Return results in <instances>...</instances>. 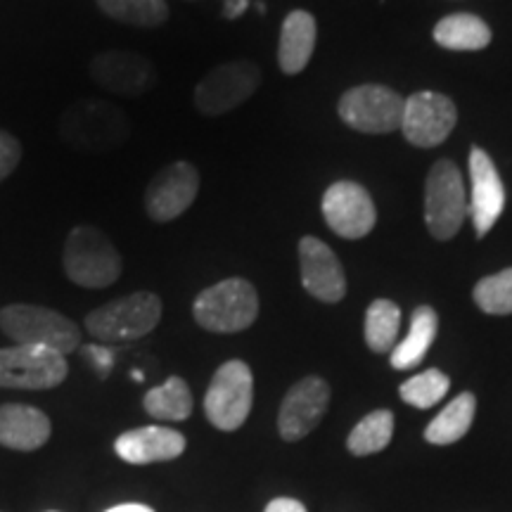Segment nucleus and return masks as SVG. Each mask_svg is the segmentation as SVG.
<instances>
[{"instance_id":"obj_21","label":"nucleus","mask_w":512,"mask_h":512,"mask_svg":"<svg viewBox=\"0 0 512 512\" xmlns=\"http://www.w3.org/2000/svg\"><path fill=\"white\" fill-rule=\"evenodd\" d=\"M475 413L477 399L470 392H463L448 403L444 411L427 425L425 439L437 446L456 444V441H460L467 432H470L472 422H475Z\"/></svg>"},{"instance_id":"obj_18","label":"nucleus","mask_w":512,"mask_h":512,"mask_svg":"<svg viewBox=\"0 0 512 512\" xmlns=\"http://www.w3.org/2000/svg\"><path fill=\"white\" fill-rule=\"evenodd\" d=\"M53 425L43 411L27 403L0 406V446L12 451H36L50 439Z\"/></svg>"},{"instance_id":"obj_11","label":"nucleus","mask_w":512,"mask_h":512,"mask_svg":"<svg viewBox=\"0 0 512 512\" xmlns=\"http://www.w3.org/2000/svg\"><path fill=\"white\" fill-rule=\"evenodd\" d=\"M458 110L451 98L434 91L413 93L403 102L401 131L415 147H434L451 136Z\"/></svg>"},{"instance_id":"obj_1","label":"nucleus","mask_w":512,"mask_h":512,"mask_svg":"<svg viewBox=\"0 0 512 512\" xmlns=\"http://www.w3.org/2000/svg\"><path fill=\"white\" fill-rule=\"evenodd\" d=\"M62 266L74 285L86 290H105L119 280L124 259L114 242L93 226H76L64 242Z\"/></svg>"},{"instance_id":"obj_3","label":"nucleus","mask_w":512,"mask_h":512,"mask_svg":"<svg viewBox=\"0 0 512 512\" xmlns=\"http://www.w3.org/2000/svg\"><path fill=\"white\" fill-rule=\"evenodd\" d=\"M192 316L204 330L233 335L247 330L259 316V294L245 278H226L197 294Z\"/></svg>"},{"instance_id":"obj_34","label":"nucleus","mask_w":512,"mask_h":512,"mask_svg":"<svg viewBox=\"0 0 512 512\" xmlns=\"http://www.w3.org/2000/svg\"><path fill=\"white\" fill-rule=\"evenodd\" d=\"M133 380L143 382V373H140V370H133Z\"/></svg>"},{"instance_id":"obj_28","label":"nucleus","mask_w":512,"mask_h":512,"mask_svg":"<svg viewBox=\"0 0 512 512\" xmlns=\"http://www.w3.org/2000/svg\"><path fill=\"white\" fill-rule=\"evenodd\" d=\"M475 304L491 316H508L512 313V268L482 278L475 285Z\"/></svg>"},{"instance_id":"obj_9","label":"nucleus","mask_w":512,"mask_h":512,"mask_svg":"<svg viewBox=\"0 0 512 512\" xmlns=\"http://www.w3.org/2000/svg\"><path fill=\"white\" fill-rule=\"evenodd\" d=\"M403 100L387 86L366 83L349 88L339 100V117L347 126L361 133H392L401 128Z\"/></svg>"},{"instance_id":"obj_19","label":"nucleus","mask_w":512,"mask_h":512,"mask_svg":"<svg viewBox=\"0 0 512 512\" xmlns=\"http://www.w3.org/2000/svg\"><path fill=\"white\" fill-rule=\"evenodd\" d=\"M316 19L306 10H292L285 17L283 29H280L278 43V64L283 74H299L309 64L313 48H316Z\"/></svg>"},{"instance_id":"obj_13","label":"nucleus","mask_w":512,"mask_h":512,"mask_svg":"<svg viewBox=\"0 0 512 512\" xmlns=\"http://www.w3.org/2000/svg\"><path fill=\"white\" fill-rule=\"evenodd\" d=\"M320 209H323L325 223L332 233L347 240L366 238L377 221L375 204L370 200L368 190L354 181L332 183L325 190Z\"/></svg>"},{"instance_id":"obj_30","label":"nucleus","mask_w":512,"mask_h":512,"mask_svg":"<svg viewBox=\"0 0 512 512\" xmlns=\"http://www.w3.org/2000/svg\"><path fill=\"white\" fill-rule=\"evenodd\" d=\"M83 356L93 363V368L98 370L100 377H107L112 366H114V354L107 347H100V344H93V347H83Z\"/></svg>"},{"instance_id":"obj_7","label":"nucleus","mask_w":512,"mask_h":512,"mask_svg":"<svg viewBox=\"0 0 512 512\" xmlns=\"http://www.w3.org/2000/svg\"><path fill=\"white\" fill-rule=\"evenodd\" d=\"M67 358L46 347H15L0 349V387L3 389H29L43 392L55 389L67 380Z\"/></svg>"},{"instance_id":"obj_29","label":"nucleus","mask_w":512,"mask_h":512,"mask_svg":"<svg viewBox=\"0 0 512 512\" xmlns=\"http://www.w3.org/2000/svg\"><path fill=\"white\" fill-rule=\"evenodd\" d=\"M22 162V143L12 133L0 128V183Z\"/></svg>"},{"instance_id":"obj_17","label":"nucleus","mask_w":512,"mask_h":512,"mask_svg":"<svg viewBox=\"0 0 512 512\" xmlns=\"http://www.w3.org/2000/svg\"><path fill=\"white\" fill-rule=\"evenodd\" d=\"M114 451L124 463L150 465L176 460L185 451V437L178 430L162 425H147L128 430L114 441Z\"/></svg>"},{"instance_id":"obj_27","label":"nucleus","mask_w":512,"mask_h":512,"mask_svg":"<svg viewBox=\"0 0 512 512\" xmlns=\"http://www.w3.org/2000/svg\"><path fill=\"white\" fill-rule=\"evenodd\" d=\"M448 387H451V380L441 373V370L432 368V370H425V373L411 377V380H406L401 384L399 394L401 399L408 403V406H415V408H432L437 406V403L444 399Z\"/></svg>"},{"instance_id":"obj_26","label":"nucleus","mask_w":512,"mask_h":512,"mask_svg":"<svg viewBox=\"0 0 512 512\" xmlns=\"http://www.w3.org/2000/svg\"><path fill=\"white\" fill-rule=\"evenodd\" d=\"M98 8L117 22L143 29L159 27L169 19L166 0H98Z\"/></svg>"},{"instance_id":"obj_24","label":"nucleus","mask_w":512,"mask_h":512,"mask_svg":"<svg viewBox=\"0 0 512 512\" xmlns=\"http://www.w3.org/2000/svg\"><path fill=\"white\" fill-rule=\"evenodd\" d=\"M401 309L389 299H377L366 313V342L375 354H392L399 339Z\"/></svg>"},{"instance_id":"obj_12","label":"nucleus","mask_w":512,"mask_h":512,"mask_svg":"<svg viewBox=\"0 0 512 512\" xmlns=\"http://www.w3.org/2000/svg\"><path fill=\"white\" fill-rule=\"evenodd\" d=\"M91 79L121 98H140L157 83V69L136 50H105L91 60Z\"/></svg>"},{"instance_id":"obj_2","label":"nucleus","mask_w":512,"mask_h":512,"mask_svg":"<svg viewBox=\"0 0 512 512\" xmlns=\"http://www.w3.org/2000/svg\"><path fill=\"white\" fill-rule=\"evenodd\" d=\"M0 330L15 344L46 347L57 354H74L81 347V330L72 318L34 304H10L0 309Z\"/></svg>"},{"instance_id":"obj_33","label":"nucleus","mask_w":512,"mask_h":512,"mask_svg":"<svg viewBox=\"0 0 512 512\" xmlns=\"http://www.w3.org/2000/svg\"><path fill=\"white\" fill-rule=\"evenodd\" d=\"M105 512H155V510L147 508V505H140V503H126V505H117V508H110Z\"/></svg>"},{"instance_id":"obj_5","label":"nucleus","mask_w":512,"mask_h":512,"mask_svg":"<svg viewBox=\"0 0 512 512\" xmlns=\"http://www.w3.org/2000/svg\"><path fill=\"white\" fill-rule=\"evenodd\" d=\"M254 403V377L245 361H228L216 370L204 394V413L216 430L235 432L245 425Z\"/></svg>"},{"instance_id":"obj_16","label":"nucleus","mask_w":512,"mask_h":512,"mask_svg":"<svg viewBox=\"0 0 512 512\" xmlns=\"http://www.w3.org/2000/svg\"><path fill=\"white\" fill-rule=\"evenodd\" d=\"M470 219L475 223V233L484 238L505 209V188L498 169L482 147H472L470 152Z\"/></svg>"},{"instance_id":"obj_22","label":"nucleus","mask_w":512,"mask_h":512,"mask_svg":"<svg viewBox=\"0 0 512 512\" xmlns=\"http://www.w3.org/2000/svg\"><path fill=\"white\" fill-rule=\"evenodd\" d=\"M143 408L152 418L166 422H181L192 415V392L183 377L171 375L159 387H152L145 394Z\"/></svg>"},{"instance_id":"obj_14","label":"nucleus","mask_w":512,"mask_h":512,"mask_svg":"<svg viewBox=\"0 0 512 512\" xmlns=\"http://www.w3.org/2000/svg\"><path fill=\"white\" fill-rule=\"evenodd\" d=\"M330 403V387L323 377H304L292 384L278 413V432L285 441L304 439L323 420Z\"/></svg>"},{"instance_id":"obj_23","label":"nucleus","mask_w":512,"mask_h":512,"mask_svg":"<svg viewBox=\"0 0 512 512\" xmlns=\"http://www.w3.org/2000/svg\"><path fill=\"white\" fill-rule=\"evenodd\" d=\"M432 36L446 50H482L491 43V29L486 22L465 12L441 19Z\"/></svg>"},{"instance_id":"obj_15","label":"nucleus","mask_w":512,"mask_h":512,"mask_svg":"<svg viewBox=\"0 0 512 512\" xmlns=\"http://www.w3.org/2000/svg\"><path fill=\"white\" fill-rule=\"evenodd\" d=\"M299 268L304 290L318 302L337 304L347 294V278L337 254L323 240L306 235L299 240Z\"/></svg>"},{"instance_id":"obj_4","label":"nucleus","mask_w":512,"mask_h":512,"mask_svg":"<svg viewBox=\"0 0 512 512\" xmlns=\"http://www.w3.org/2000/svg\"><path fill=\"white\" fill-rule=\"evenodd\" d=\"M162 299L155 292H133L86 316V330L100 342H133L150 335L162 320Z\"/></svg>"},{"instance_id":"obj_32","label":"nucleus","mask_w":512,"mask_h":512,"mask_svg":"<svg viewBox=\"0 0 512 512\" xmlns=\"http://www.w3.org/2000/svg\"><path fill=\"white\" fill-rule=\"evenodd\" d=\"M247 3L249 0H226V12H223V15H226L228 19L240 17L242 12L247 10Z\"/></svg>"},{"instance_id":"obj_20","label":"nucleus","mask_w":512,"mask_h":512,"mask_svg":"<svg viewBox=\"0 0 512 512\" xmlns=\"http://www.w3.org/2000/svg\"><path fill=\"white\" fill-rule=\"evenodd\" d=\"M437 330V311H434L432 306H418V309L413 311L408 335L403 337L401 342H396V347L392 349V366L396 370H411L415 366H420V363L425 361L432 342L437 339Z\"/></svg>"},{"instance_id":"obj_25","label":"nucleus","mask_w":512,"mask_h":512,"mask_svg":"<svg viewBox=\"0 0 512 512\" xmlns=\"http://www.w3.org/2000/svg\"><path fill=\"white\" fill-rule=\"evenodd\" d=\"M394 437V415L392 411H373L366 415L358 425L351 430L347 446L354 456H373L380 453L382 448L389 446Z\"/></svg>"},{"instance_id":"obj_8","label":"nucleus","mask_w":512,"mask_h":512,"mask_svg":"<svg viewBox=\"0 0 512 512\" xmlns=\"http://www.w3.org/2000/svg\"><path fill=\"white\" fill-rule=\"evenodd\" d=\"M261 86V69L254 62L235 60L214 67L195 88V107L204 117H221L247 102Z\"/></svg>"},{"instance_id":"obj_6","label":"nucleus","mask_w":512,"mask_h":512,"mask_svg":"<svg viewBox=\"0 0 512 512\" xmlns=\"http://www.w3.org/2000/svg\"><path fill=\"white\" fill-rule=\"evenodd\" d=\"M470 216L463 174L448 159H439L427 176L425 221L432 238L451 240Z\"/></svg>"},{"instance_id":"obj_10","label":"nucleus","mask_w":512,"mask_h":512,"mask_svg":"<svg viewBox=\"0 0 512 512\" xmlns=\"http://www.w3.org/2000/svg\"><path fill=\"white\" fill-rule=\"evenodd\" d=\"M200 192V174L190 162L166 164L145 188V214L155 223H169L185 214Z\"/></svg>"},{"instance_id":"obj_31","label":"nucleus","mask_w":512,"mask_h":512,"mask_svg":"<svg viewBox=\"0 0 512 512\" xmlns=\"http://www.w3.org/2000/svg\"><path fill=\"white\" fill-rule=\"evenodd\" d=\"M264 512H306V508L304 503L294 501V498H273Z\"/></svg>"}]
</instances>
